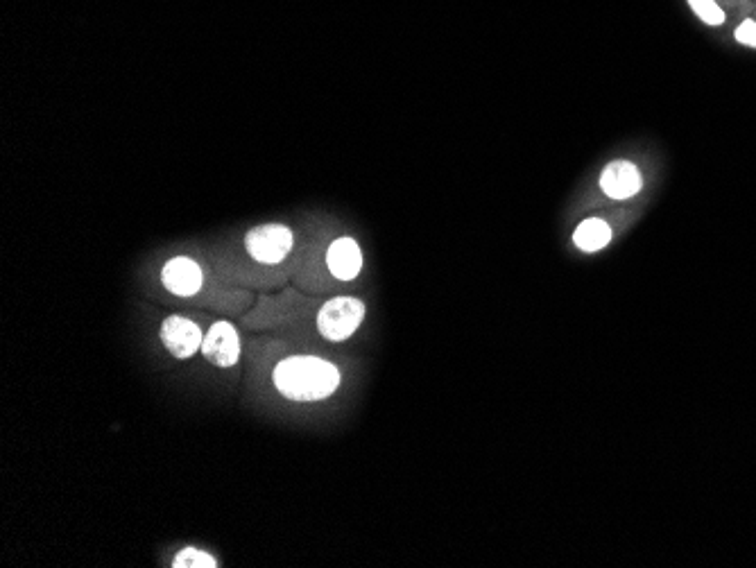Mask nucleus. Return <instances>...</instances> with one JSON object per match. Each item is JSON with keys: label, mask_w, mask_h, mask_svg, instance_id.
I'll return each mask as SVG.
<instances>
[{"label": "nucleus", "mask_w": 756, "mask_h": 568, "mask_svg": "<svg viewBox=\"0 0 756 568\" xmlns=\"http://www.w3.org/2000/svg\"><path fill=\"white\" fill-rule=\"evenodd\" d=\"M643 186L641 172L630 161H612L600 175V188L612 200H630Z\"/></svg>", "instance_id": "nucleus-6"}, {"label": "nucleus", "mask_w": 756, "mask_h": 568, "mask_svg": "<svg viewBox=\"0 0 756 568\" xmlns=\"http://www.w3.org/2000/svg\"><path fill=\"white\" fill-rule=\"evenodd\" d=\"M573 243L582 252H600V249L612 243V227L600 218H587L580 222V227L575 229Z\"/></svg>", "instance_id": "nucleus-9"}, {"label": "nucleus", "mask_w": 756, "mask_h": 568, "mask_svg": "<svg viewBox=\"0 0 756 568\" xmlns=\"http://www.w3.org/2000/svg\"><path fill=\"white\" fill-rule=\"evenodd\" d=\"M326 263H329V270L335 279L351 281L358 277L360 268H363V254H360V247L354 238H338L329 247Z\"/></svg>", "instance_id": "nucleus-8"}, {"label": "nucleus", "mask_w": 756, "mask_h": 568, "mask_svg": "<svg viewBox=\"0 0 756 568\" xmlns=\"http://www.w3.org/2000/svg\"><path fill=\"white\" fill-rule=\"evenodd\" d=\"M161 342L177 360H186L195 356V351H202L204 335L195 322L179 315H170L161 324Z\"/></svg>", "instance_id": "nucleus-4"}, {"label": "nucleus", "mask_w": 756, "mask_h": 568, "mask_svg": "<svg viewBox=\"0 0 756 568\" xmlns=\"http://www.w3.org/2000/svg\"><path fill=\"white\" fill-rule=\"evenodd\" d=\"M736 41L743 43V46L756 48V21L747 19L736 28Z\"/></svg>", "instance_id": "nucleus-12"}, {"label": "nucleus", "mask_w": 756, "mask_h": 568, "mask_svg": "<svg viewBox=\"0 0 756 568\" xmlns=\"http://www.w3.org/2000/svg\"><path fill=\"white\" fill-rule=\"evenodd\" d=\"M691 10L700 16V19L707 25H723L725 23V12L720 10V5L716 0H689Z\"/></svg>", "instance_id": "nucleus-11"}, {"label": "nucleus", "mask_w": 756, "mask_h": 568, "mask_svg": "<svg viewBox=\"0 0 756 568\" xmlns=\"http://www.w3.org/2000/svg\"><path fill=\"white\" fill-rule=\"evenodd\" d=\"M274 385L283 397L297 403L329 399L338 390V367L315 356H292L274 367Z\"/></svg>", "instance_id": "nucleus-1"}, {"label": "nucleus", "mask_w": 756, "mask_h": 568, "mask_svg": "<svg viewBox=\"0 0 756 568\" xmlns=\"http://www.w3.org/2000/svg\"><path fill=\"white\" fill-rule=\"evenodd\" d=\"M245 247L254 261L281 263L292 249V231L283 225H261L245 236Z\"/></svg>", "instance_id": "nucleus-3"}, {"label": "nucleus", "mask_w": 756, "mask_h": 568, "mask_svg": "<svg viewBox=\"0 0 756 568\" xmlns=\"http://www.w3.org/2000/svg\"><path fill=\"white\" fill-rule=\"evenodd\" d=\"M161 281L175 295L191 297L202 288V270L193 258L177 256L166 263V268L161 272Z\"/></svg>", "instance_id": "nucleus-7"}, {"label": "nucleus", "mask_w": 756, "mask_h": 568, "mask_svg": "<svg viewBox=\"0 0 756 568\" xmlns=\"http://www.w3.org/2000/svg\"><path fill=\"white\" fill-rule=\"evenodd\" d=\"M202 354L216 367H234L240 358V340L234 326L227 322L213 324L204 335Z\"/></svg>", "instance_id": "nucleus-5"}, {"label": "nucleus", "mask_w": 756, "mask_h": 568, "mask_svg": "<svg viewBox=\"0 0 756 568\" xmlns=\"http://www.w3.org/2000/svg\"><path fill=\"white\" fill-rule=\"evenodd\" d=\"M173 566L175 568H216L218 562H216V557L204 553V550L200 548H184L175 555Z\"/></svg>", "instance_id": "nucleus-10"}, {"label": "nucleus", "mask_w": 756, "mask_h": 568, "mask_svg": "<svg viewBox=\"0 0 756 568\" xmlns=\"http://www.w3.org/2000/svg\"><path fill=\"white\" fill-rule=\"evenodd\" d=\"M365 304L354 297H335L326 301L320 315H317V331L326 340L342 342L351 338L356 329L363 324Z\"/></svg>", "instance_id": "nucleus-2"}]
</instances>
